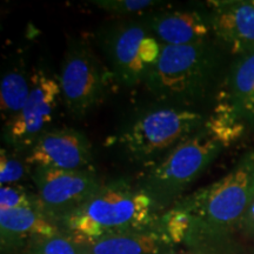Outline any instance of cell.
Masks as SVG:
<instances>
[{"mask_svg":"<svg viewBox=\"0 0 254 254\" xmlns=\"http://www.w3.org/2000/svg\"><path fill=\"white\" fill-rule=\"evenodd\" d=\"M253 201L254 152H249L220 180L177 202L192 215L183 244L190 254H224Z\"/></svg>","mask_w":254,"mask_h":254,"instance_id":"6da1fadb","label":"cell"},{"mask_svg":"<svg viewBox=\"0 0 254 254\" xmlns=\"http://www.w3.org/2000/svg\"><path fill=\"white\" fill-rule=\"evenodd\" d=\"M158 218L150 196L119 180L104 184L60 228L73 238H98L112 232L158 230Z\"/></svg>","mask_w":254,"mask_h":254,"instance_id":"7a4b0ae2","label":"cell"},{"mask_svg":"<svg viewBox=\"0 0 254 254\" xmlns=\"http://www.w3.org/2000/svg\"><path fill=\"white\" fill-rule=\"evenodd\" d=\"M206 119L199 111L157 103L139 112L111 136L110 144L117 145L127 159L148 167L200 131Z\"/></svg>","mask_w":254,"mask_h":254,"instance_id":"3957f363","label":"cell"},{"mask_svg":"<svg viewBox=\"0 0 254 254\" xmlns=\"http://www.w3.org/2000/svg\"><path fill=\"white\" fill-rule=\"evenodd\" d=\"M217 66V52L208 40L184 46L163 45L144 82L157 103L192 109L207 93Z\"/></svg>","mask_w":254,"mask_h":254,"instance_id":"277c9868","label":"cell"},{"mask_svg":"<svg viewBox=\"0 0 254 254\" xmlns=\"http://www.w3.org/2000/svg\"><path fill=\"white\" fill-rule=\"evenodd\" d=\"M222 148L224 146L202 127L148 166L138 187L152 199L155 209L166 207L201 176Z\"/></svg>","mask_w":254,"mask_h":254,"instance_id":"5b68a950","label":"cell"},{"mask_svg":"<svg viewBox=\"0 0 254 254\" xmlns=\"http://www.w3.org/2000/svg\"><path fill=\"white\" fill-rule=\"evenodd\" d=\"M99 44L117 84L125 87L145 81L163 47L152 34L146 19H123L110 23L100 31Z\"/></svg>","mask_w":254,"mask_h":254,"instance_id":"8992f818","label":"cell"},{"mask_svg":"<svg viewBox=\"0 0 254 254\" xmlns=\"http://www.w3.org/2000/svg\"><path fill=\"white\" fill-rule=\"evenodd\" d=\"M117 82L87 41L72 39L63 59L59 85L62 99L73 116L81 118L100 105Z\"/></svg>","mask_w":254,"mask_h":254,"instance_id":"52a82bcc","label":"cell"},{"mask_svg":"<svg viewBox=\"0 0 254 254\" xmlns=\"http://www.w3.org/2000/svg\"><path fill=\"white\" fill-rule=\"evenodd\" d=\"M32 179L37 189L38 209L59 227L104 185L91 168L34 167Z\"/></svg>","mask_w":254,"mask_h":254,"instance_id":"ba28073f","label":"cell"},{"mask_svg":"<svg viewBox=\"0 0 254 254\" xmlns=\"http://www.w3.org/2000/svg\"><path fill=\"white\" fill-rule=\"evenodd\" d=\"M62 88L55 78L36 71L31 75V92L23 110L6 123V141L18 150H30L52 122Z\"/></svg>","mask_w":254,"mask_h":254,"instance_id":"9c48e42d","label":"cell"},{"mask_svg":"<svg viewBox=\"0 0 254 254\" xmlns=\"http://www.w3.org/2000/svg\"><path fill=\"white\" fill-rule=\"evenodd\" d=\"M92 144L85 133L74 128H58L41 134L28 150L25 163L34 167L59 170L90 168Z\"/></svg>","mask_w":254,"mask_h":254,"instance_id":"30bf717a","label":"cell"},{"mask_svg":"<svg viewBox=\"0 0 254 254\" xmlns=\"http://www.w3.org/2000/svg\"><path fill=\"white\" fill-rule=\"evenodd\" d=\"M215 37L234 55L254 51V0L209 2Z\"/></svg>","mask_w":254,"mask_h":254,"instance_id":"8fae6325","label":"cell"},{"mask_svg":"<svg viewBox=\"0 0 254 254\" xmlns=\"http://www.w3.org/2000/svg\"><path fill=\"white\" fill-rule=\"evenodd\" d=\"M152 34L161 45L184 46L207 41L211 33L209 15L198 9H167L145 18Z\"/></svg>","mask_w":254,"mask_h":254,"instance_id":"7c38bea8","label":"cell"},{"mask_svg":"<svg viewBox=\"0 0 254 254\" xmlns=\"http://www.w3.org/2000/svg\"><path fill=\"white\" fill-rule=\"evenodd\" d=\"M73 240L88 254H166L172 247L158 230L112 232L98 238Z\"/></svg>","mask_w":254,"mask_h":254,"instance_id":"4fadbf2b","label":"cell"},{"mask_svg":"<svg viewBox=\"0 0 254 254\" xmlns=\"http://www.w3.org/2000/svg\"><path fill=\"white\" fill-rule=\"evenodd\" d=\"M64 232L38 208H14L0 211L1 249L26 246L37 238L58 236Z\"/></svg>","mask_w":254,"mask_h":254,"instance_id":"5bb4252c","label":"cell"},{"mask_svg":"<svg viewBox=\"0 0 254 254\" xmlns=\"http://www.w3.org/2000/svg\"><path fill=\"white\" fill-rule=\"evenodd\" d=\"M227 97L247 126H254V51L244 53L232 66Z\"/></svg>","mask_w":254,"mask_h":254,"instance_id":"9a60e30c","label":"cell"},{"mask_svg":"<svg viewBox=\"0 0 254 254\" xmlns=\"http://www.w3.org/2000/svg\"><path fill=\"white\" fill-rule=\"evenodd\" d=\"M204 127L215 140L220 142L224 147H227L241 138L247 125L234 110L226 91H222L219 94L213 112L206 119Z\"/></svg>","mask_w":254,"mask_h":254,"instance_id":"2e32d148","label":"cell"},{"mask_svg":"<svg viewBox=\"0 0 254 254\" xmlns=\"http://www.w3.org/2000/svg\"><path fill=\"white\" fill-rule=\"evenodd\" d=\"M31 92V77L23 66H14L2 75L0 84L1 118L9 122L23 110Z\"/></svg>","mask_w":254,"mask_h":254,"instance_id":"e0dca14e","label":"cell"},{"mask_svg":"<svg viewBox=\"0 0 254 254\" xmlns=\"http://www.w3.org/2000/svg\"><path fill=\"white\" fill-rule=\"evenodd\" d=\"M80 247L67 233L37 238L25 246L23 254H80Z\"/></svg>","mask_w":254,"mask_h":254,"instance_id":"ac0fdd59","label":"cell"},{"mask_svg":"<svg viewBox=\"0 0 254 254\" xmlns=\"http://www.w3.org/2000/svg\"><path fill=\"white\" fill-rule=\"evenodd\" d=\"M24 207L38 208L37 195L28 193L20 184L1 186L0 189V211Z\"/></svg>","mask_w":254,"mask_h":254,"instance_id":"d6986e66","label":"cell"},{"mask_svg":"<svg viewBox=\"0 0 254 254\" xmlns=\"http://www.w3.org/2000/svg\"><path fill=\"white\" fill-rule=\"evenodd\" d=\"M27 174V164L12 157L1 148L0 157V183L1 186L18 185Z\"/></svg>","mask_w":254,"mask_h":254,"instance_id":"ffe728a7","label":"cell"},{"mask_svg":"<svg viewBox=\"0 0 254 254\" xmlns=\"http://www.w3.org/2000/svg\"><path fill=\"white\" fill-rule=\"evenodd\" d=\"M97 7L114 14H131L160 4L153 0H97L91 1Z\"/></svg>","mask_w":254,"mask_h":254,"instance_id":"44dd1931","label":"cell"},{"mask_svg":"<svg viewBox=\"0 0 254 254\" xmlns=\"http://www.w3.org/2000/svg\"><path fill=\"white\" fill-rule=\"evenodd\" d=\"M240 230H243L245 233L252 236L254 234V201L251 204L250 208L247 209L245 217H244L243 221H241Z\"/></svg>","mask_w":254,"mask_h":254,"instance_id":"7402d4cb","label":"cell"},{"mask_svg":"<svg viewBox=\"0 0 254 254\" xmlns=\"http://www.w3.org/2000/svg\"><path fill=\"white\" fill-rule=\"evenodd\" d=\"M79 247H80V246H79ZM80 251H81V252H80V254H88L87 252H85V251H84V250H82V249H81V247H80Z\"/></svg>","mask_w":254,"mask_h":254,"instance_id":"603a6c76","label":"cell"}]
</instances>
